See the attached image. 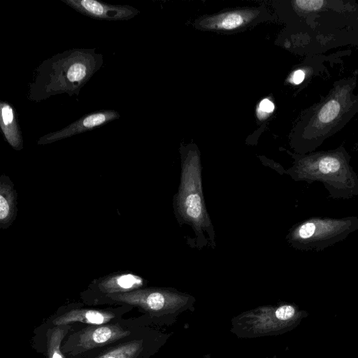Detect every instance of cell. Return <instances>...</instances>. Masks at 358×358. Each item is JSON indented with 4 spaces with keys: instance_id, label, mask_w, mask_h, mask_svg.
<instances>
[{
    "instance_id": "1",
    "label": "cell",
    "mask_w": 358,
    "mask_h": 358,
    "mask_svg": "<svg viewBox=\"0 0 358 358\" xmlns=\"http://www.w3.org/2000/svg\"><path fill=\"white\" fill-rule=\"evenodd\" d=\"M102 64L103 57L95 49L74 48L58 53L36 69L27 98L39 102L57 94L78 95Z\"/></svg>"
},
{
    "instance_id": "2",
    "label": "cell",
    "mask_w": 358,
    "mask_h": 358,
    "mask_svg": "<svg viewBox=\"0 0 358 358\" xmlns=\"http://www.w3.org/2000/svg\"><path fill=\"white\" fill-rule=\"evenodd\" d=\"M358 73L334 82L329 92L308 110L302 122L299 155L315 152L358 113Z\"/></svg>"
},
{
    "instance_id": "3",
    "label": "cell",
    "mask_w": 358,
    "mask_h": 358,
    "mask_svg": "<svg viewBox=\"0 0 358 358\" xmlns=\"http://www.w3.org/2000/svg\"><path fill=\"white\" fill-rule=\"evenodd\" d=\"M287 173L296 181L320 182L331 199L358 196V175L351 166V157L341 145L329 150L297 155Z\"/></svg>"
},
{
    "instance_id": "4",
    "label": "cell",
    "mask_w": 358,
    "mask_h": 358,
    "mask_svg": "<svg viewBox=\"0 0 358 358\" xmlns=\"http://www.w3.org/2000/svg\"><path fill=\"white\" fill-rule=\"evenodd\" d=\"M193 296L173 288L143 287L130 292L110 294L89 306L128 305L137 308L152 325H172L182 313L194 310Z\"/></svg>"
},
{
    "instance_id": "5",
    "label": "cell",
    "mask_w": 358,
    "mask_h": 358,
    "mask_svg": "<svg viewBox=\"0 0 358 358\" xmlns=\"http://www.w3.org/2000/svg\"><path fill=\"white\" fill-rule=\"evenodd\" d=\"M148 324L152 325L142 315L103 324H74L62 342V351L66 358H86Z\"/></svg>"
},
{
    "instance_id": "6",
    "label": "cell",
    "mask_w": 358,
    "mask_h": 358,
    "mask_svg": "<svg viewBox=\"0 0 358 358\" xmlns=\"http://www.w3.org/2000/svg\"><path fill=\"white\" fill-rule=\"evenodd\" d=\"M308 315L292 303L262 306L234 317L230 331L241 338L278 336L294 329Z\"/></svg>"
},
{
    "instance_id": "7",
    "label": "cell",
    "mask_w": 358,
    "mask_h": 358,
    "mask_svg": "<svg viewBox=\"0 0 358 358\" xmlns=\"http://www.w3.org/2000/svg\"><path fill=\"white\" fill-rule=\"evenodd\" d=\"M175 208L180 220L192 227L199 236L203 232L214 235L202 192L199 158L191 154L182 166L181 181L175 199Z\"/></svg>"
},
{
    "instance_id": "8",
    "label": "cell",
    "mask_w": 358,
    "mask_h": 358,
    "mask_svg": "<svg viewBox=\"0 0 358 358\" xmlns=\"http://www.w3.org/2000/svg\"><path fill=\"white\" fill-rule=\"evenodd\" d=\"M358 230V217H311L289 230L287 241L296 250L321 251L347 238Z\"/></svg>"
},
{
    "instance_id": "9",
    "label": "cell",
    "mask_w": 358,
    "mask_h": 358,
    "mask_svg": "<svg viewBox=\"0 0 358 358\" xmlns=\"http://www.w3.org/2000/svg\"><path fill=\"white\" fill-rule=\"evenodd\" d=\"M170 334L145 325L127 338L86 358H152L166 343Z\"/></svg>"
},
{
    "instance_id": "10",
    "label": "cell",
    "mask_w": 358,
    "mask_h": 358,
    "mask_svg": "<svg viewBox=\"0 0 358 358\" xmlns=\"http://www.w3.org/2000/svg\"><path fill=\"white\" fill-rule=\"evenodd\" d=\"M84 303L61 307L43 327L64 324H103L118 321L134 308L128 305L110 306L108 308H88Z\"/></svg>"
},
{
    "instance_id": "11",
    "label": "cell",
    "mask_w": 358,
    "mask_h": 358,
    "mask_svg": "<svg viewBox=\"0 0 358 358\" xmlns=\"http://www.w3.org/2000/svg\"><path fill=\"white\" fill-rule=\"evenodd\" d=\"M145 280L130 272H116L94 280L87 288L80 293L85 305L90 306L103 296L130 292L145 287Z\"/></svg>"
},
{
    "instance_id": "12",
    "label": "cell",
    "mask_w": 358,
    "mask_h": 358,
    "mask_svg": "<svg viewBox=\"0 0 358 358\" xmlns=\"http://www.w3.org/2000/svg\"><path fill=\"white\" fill-rule=\"evenodd\" d=\"M80 13L97 20H129L138 10L129 5H112L96 0H62Z\"/></svg>"
},
{
    "instance_id": "13",
    "label": "cell",
    "mask_w": 358,
    "mask_h": 358,
    "mask_svg": "<svg viewBox=\"0 0 358 358\" xmlns=\"http://www.w3.org/2000/svg\"><path fill=\"white\" fill-rule=\"evenodd\" d=\"M120 114L115 110H102L83 116L67 127L45 134L39 138L38 145H45L80 133L92 130L95 127L103 125L118 119Z\"/></svg>"
},
{
    "instance_id": "14",
    "label": "cell",
    "mask_w": 358,
    "mask_h": 358,
    "mask_svg": "<svg viewBox=\"0 0 358 358\" xmlns=\"http://www.w3.org/2000/svg\"><path fill=\"white\" fill-rule=\"evenodd\" d=\"M17 215V194L10 178L0 176V228L8 229Z\"/></svg>"
},
{
    "instance_id": "15",
    "label": "cell",
    "mask_w": 358,
    "mask_h": 358,
    "mask_svg": "<svg viewBox=\"0 0 358 358\" xmlns=\"http://www.w3.org/2000/svg\"><path fill=\"white\" fill-rule=\"evenodd\" d=\"M0 126L6 141L17 151L23 149V139L13 107L6 101L0 103Z\"/></svg>"
},
{
    "instance_id": "16",
    "label": "cell",
    "mask_w": 358,
    "mask_h": 358,
    "mask_svg": "<svg viewBox=\"0 0 358 358\" xmlns=\"http://www.w3.org/2000/svg\"><path fill=\"white\" fill-rule=\"evenodd\" d=\"M74 324L43 327L45 355L46 358H66L62 351V344Z\"/></svg>"
},
{
    "instance_id": "17",
    "label": "cell",
    "mask_w": 358,
    "mask_h": 358,
    "mask_svg": "<svg viewBox=\"0 0 358 358\" xmlns=\"http://www.w3.org/2000/svg\"><path fill=\"white\" fill-rule=\"evenodd\" d=\"M248 19L249 13L230 12L210 19L207 24L211 28L230 30L241 27Z\"/></svg>"
},
{
    "instance_id": "18",
    "label": "cell",
    "mask_w": 358,
    "mask_h": 358,
    "mask_svg": "<svg viewBox=\"0 0 358 358\" xmlns=\"http://www.w3.org/2000/svg\"><path fill=\"white\" fill-rule=\"evenodd\" d=\"M274 109V105L272 101L268 99L262 100L257 110L259 117H266L267 114L273 112Z\"/></svg>"
},
{
    "instance_id": "19",
    "label": "cell",
    "mask_w": 358,
    "mask_h": 358,
    "mask_svg": "<svg viewBox=\"0 0 358 358\" xmlns=\"http://www.w3.org/2000/svg\"><path fill=\"white\" fill-rule=\"evenodd\" d=\"M305 76V71L302 69H298L292 74L290 81L294 85H299L304 80Z\"/></svg>"
}]
</instances>
